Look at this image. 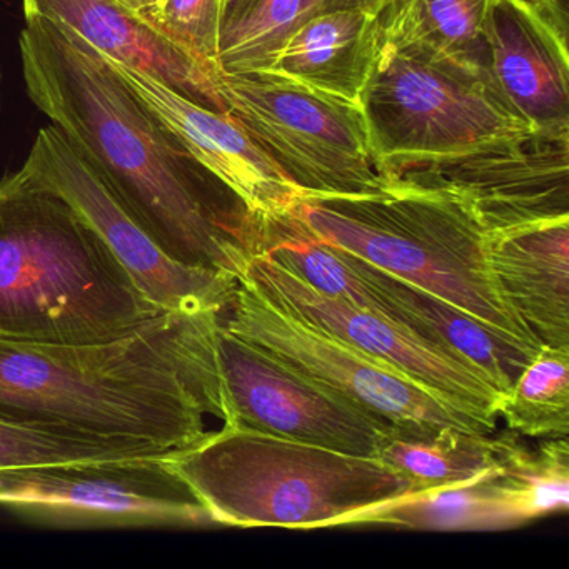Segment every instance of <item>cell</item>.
Here are the masks:
<instances>
[{
	"label": "cell",
	"mask_w": 569,
	"mask_h": 569,
	"mask_svg": "<svg viewBox=\"0 0 569 569\" xmlns=\"http://www.w3.org/2000/svg\"><path fill=\"white\" fill-rule=\"evenodd\" d=\"M515 431L499 438L496 481L521 525L569 506L568 438L545 439L536 448L522 445Z\"/></svg>",
	"instance_id": "603a6c76"
},
{
	"label": "cell",
	"mask_w": 569,
	"mask_h": 569,
	"mask_svg": "<svg viewBox=\"0 0 569 569\" xmlns=\"http://www.w3.org/2000/svg\"><path fill=\"white\" fill-rule=\"evenodd\" d=\"M362 266L369 278L401 308L406 328L436 348L475 366L505 396L538 352L418 286L369 262L362 261Z\"/></svg>",
	"instance_id": "d6986e66"
},
{
	"label": "cell",
	"mask_w": 569,
	"mask_h": 569,
	"mask_svg": "<svg viewBox=\"0 0 569 569\" xmlns=\"http://www.w3.org/2000/svg\"><path fill=\"white\" fill-rule=\"evenodd\" d=\"M486 252L509 308L541 345L569 349V216L489 232Z\"/></svg>",
	"instance_id": "e0dca14e"
},
{
	"label": "cell",
	"mask_w": 569,
	"mask_h": 569,
	"mask_svg": "<svg viewBox=\"0 0 569 569\" xmlns=\"http://www.w3.org/2000/svg\"><path fill=\"white\" fill-rule=\"evenodd\" d=\"M156 445L86 441L42 429L29 428L0 418V469L44 462L86 461V459L139 458L168 455Z\"/></svg>",
	"instance_id": "484cf974"
},
{
	"label": "cell",
	"mask_w": 569,
	"mask_h": 569,
	"mask_svg": "<svg viewBox=\"0 0 569 569\" xmlns=\"http://www.w3.org/2000/svg\"><path fill=\"white\" fill-rule=\"evenodd\" d=\"M376 459L418 492L466 485L499 466V438L452 426L389 425Z\"/></svg>",
	"instance_id": "ffe728a7"
},
{
	"label": "cell",
	"mask_w": 569,
	"mask_h": 569,
	"mask_svg": "<svg viewBox=\"0 0 569 569\" xmlns=\"http://www.w3.org/2000/svg\"><path fill=\"white\" fill-rule=\"evenodd\" d=\"M492 2L395 0L379 14V32L446 58L488 64L485 29Z\"/></svg>",
	"instance_id": "7402d4cb"
},
{
	"label": "cell",
	"mask_w": 569,
	"mask_h": 569,
	"mask_svg": "<svg viewBox=\"0 0 569 569\" xmlns=\"http://www.w3.org/2000/svg\"><path fill=\"white\" fill-rule=\"evenodd\" d=\"M395 0H305V21L309 16L321 12L342 11V9H361L371 14H381Z\"/></svg>",
	"instance_id": "f1b7e54d"
},
{
	"label": "cell",
	"mask_w": 569,
	"mask_h": 569,
	"mask_svg": "<svg viewBox=\"0 0 569 569\" xmlns=\"http://www.w3.org/2000/svg\"><path fill=\"white\" fill-rule=\"evenodd\" d=\"M391 186L458 202L486 232L569 216V141L535 138L406 166Z\"/></svg>",
	"instance_id": "4fadbf2b"
},
{
	"label": "cell",
	"mask_w": 569,
	"mask_h": 569,
	"mask_svg": "<svg viewBox=\"0 0 569 569\" xmlns=\"http://www.w3.org/2000/svg\"><path fill=\"white\" fill-rule=\"evenodd\" d=\"M531 11L551 29L552 34L568 46L569 0H528Z\"/></svg>",
	"instance_id": "83f0119b"
},
{
	"label": "cell",
	"mask_w": 569,
	"mask_h": 569,
	"mask_svg": "<svg viewBox=\"0 0 569 569\" xmlns=\"http://www.w3.org/2000/svg\"><path fill=\"white\" fill-rule=\"evenodd\" d=\"M126 8L131 11L142 12L146 9L154 8V6L161 4L162 0H119Z\"/></svg>",
	"instance_id": "4dcf8cb0"
},
{
	"label": "cell",
	"mask_w": 569,
	"mask_h": 569,
	"mask_svg": "<svg viewBox=\"0 0 569 569\" xmlns=\"http://www.w3.org/2000/svg\"><path fill=\"white\" fill-rule=\"evenodd\" d=\"M379 48V14L321 12L299 22L264 71L346 101H361Z\"/></svg>",
	"instance_id": "ac0fdd59"
},
{
	"label": "cell",
	"mask_w": 569,
	"mask_h": 569,
	"mask_svg": "<svg viewBox=\"0 0 569 569\" xmlns=\"http://www.w3.org/2000/svg\"><path fill=\"white\" fill-rule=\"evenodd\" d=\"M141 14L221 84L222 0H162Z\"/></svg>",
	"instance_id": "4316f807"
},
{
	"label": "cell",
	"mask_w": 569,
	"mask_h": 569,
	"mask_svg": "<svg viewBox=\"0 0 569 569\" xmlns=\"http://www.w3.org/2000/svg\"><path fill=\"white\" fill-rule=\"evenodd\" d=\"M162 312L61 194L0 179V339L111 341Z\"/></svg>",
	"instance_id": "3957f363"
},
{
	"label": "cell",
	"mask_w": 569,
	"mask_h": 569,
	"mask_svg": "<svg viewBox=\"0 0 569 569\" xmlns=\"http://www.w3.org/2000/svg\"><path fill=\"white\" fill-rule=\"evenodd\" d=\"M492 78L539 138L569 141V52L528 0H495L485 29Z\"/></svg>",
	"instance_id": "9a60e30c"
},
{
	"label": "cell",
	"mask_w": 569,
	"mask_h": 569,
	"mask_svg": "<svg viewBox=\"0 0 569 569\" xmlns=\"http://www.w3.org/2000/svg\"><path fill=\"white\" fill-rule=\"evenodd\" d=\"M162 456L0 469V508L54 528H201L206 506Z\"/></svg>",
	"instance_id": "ba28073f"
},
{
	"label": "cell",
	"mask_w": 569,
	"mask_h": 569,
	"mask_svg": "<svg viewBox=\"0 0 569 569\" xmlns=\"http://www.w3.org/2000/svg\"><path fill=\"white\" fill-rule=\"evenodd\" d=\"M0 86H2V72H0Z\"/></svg>",
	"instance_id": "1f68e13d"
},
{
	"label": "cell",
	"mask_w": 569,
	"mask_h": 569,
	"mask_svg": "<svg viewBox=\"0 0 569 569\" xmlns=\"http://www.w3.org/2000/svg\"><path fill=\"white\" fill-rule=\"evenodd\" d=\"M29 99L111 182L129 211L189 268L244 274L254 214L139 101L106 56L41 16L19 36Z\"/></svg>",
	"instance_id": "6da1fadb"
},
{
	"label": "cell",
	"mask_w": 569,
	"mask_h": 569,
	"mask_svg": "<svg viewBox=\"0 0 569 569\" xmlns=\"http://www.w3.org/2000/svg\"><path fill=\"white\" fill-rule=\"evenodd\" d=\"M506 428L529 438H568L569 349L541 345L502 398Z\"/></svg>",
	"instance_id": "cb8c5ba5"
},
{
	"label": "cell",
	"mask_w": 569,
	"mask_h": 569,
	"mask_svg": "<svg viewBox=\"0 0 569 569\" xmlns=\"http://www.w3.org/2000/svg\"><path fill=\"white\" fill-rule=\"evenodd\" d=\"M214 525L316 529L416 495L379 459L241 426H222L164 456Z\"/></svg>",
	"instance_id": "277c9868"
},
{
	"label": "cell",
	"mask_w": 569,
	"mask_h": 569,
	"mask_svg": "<svg viewBox=\"0 0 569 569\" xmlns=\"http://www.w3.org/2000/svg\"><path fill=\"white\" fill-rule=\"evenodd\" d=\"M219 92L226 112L302 196L375 194L391 188L358 102L266 71L224 74Z\"/></svg>",
	"instance_id": "52a82bcc"
},
{
	"label": "cell",
	"mask_w": 569,
	"mask_h": 569,
	"mask_svg": "<svg viewBox=\"0 0 569 569\" xmlns=\"http://www.w3.org/2000/svg\"><path fill=\"white\" fill-rule=\"evenodd\" d=\"M22 8L26 18L61 22L106 58L158 79L204 108L226 112L219 86L191 56L119 0H22Z\"/></svg>",
	"instance_id": "2e32d148"
},
{
	"label": "cell",
	"mask_w": 569,
	"mask_h": 569,
	"mask_svg": "<svg viewBox=\"0 0 569 569\" xmlns=\"http://www.w3.org/2000/svg\"><path fill=\"white\" fill-rule=\"evenodd\" d=\"M109 61L179 144L252 214H281L295 208L302 192L229 112L204 108L138 69Z\"/></svg>",
	"instance_id": "5bb4252c"
},
{
	"label": "cell",
	"mask_w": 569,
	"mask_h": 569,
	"mask_svg": "<svg viewBox=\"0 0 569 569\" xmlns=\"http://www.w3.org/2000/svg\"><path fill=\"white\" fill-rule=\"evenodd\" d=\"M249 2H251V0H222L221 31L228 28V26H231L232 22L238 21L239 16L248 8Z\"/></svg>",
	"instance_id": "f546056e"
},
{
	"label": "cell",
	"mask_w": 569,
	"mask_h": 569,
	"mask_svg": "<svg viewBox=\"0 0 569 569\" xmlns=\"http://www.w3.org/2000/svg\"><path fill=\"white\" fill-rule=\"evenodd\" d=\"M305 18V0H251L221 31L222 74L264 71L276 49Z\"/></svg>",
	"instance_id": "d4e9b609"
},
{
	"label": "cell",
	"mask_w": 569,
	"mask_h": 569,
	"mask_svg": "<svg viewBox=\"0 0 569 569\" xmlns=\"http://www.w3.org/2000/svg\"><path fill=\"white\" fill-rule=\"evenodd\" d=\"M498 468L466 485L396 499L362 512L355 525H389L436 531H486L521 526L496 481Z\"/></svg>",
	"instance_id": "44dd1931"
},
{
	"label": "cell",
	"mask_w": 569,
	"mask_h": 569,
	"mask_svg": "<svg viewBox=\"0 0 569 569\" xmlns=\"http://www.w3.org/2000/svg\"><path fill=\"white\" fill-rule=\"evenodd\" d=\"M228 311L229 318L221 321L229 331L388 425L452 426L481 435L496 429L341 339L276 308L244 279H239Z\"/></svg>",
	"instance_id": "9c48e42d"
},
{
	"label": "cell",
	"mask_w": 569,
	"mask_h": 569,
	"mask_svg": "<svg viewBox=\"0 0 569 569\" xmlns=\"http://www.w3.org/2000/svg\"><path fill=\"white\" fill-rule=\"evenodd\" d=\"M21 171L74 206L156 308L218 315L228 311L238 291V279L211 269L189 268L169 258L98 166L56 126L39 131Z\"/></svg>",
	"instance_id": "30bf717a"
},
{
	"label": "cell",
	"mask_w": 569,
	"mask_h": 569,
	"mask_svg": "<svg viewBox=\"0 0 569 569\" xmlns=\"http://www.w3.org/2000/svg\"><path fill=\"white\" fill-rule=\"evenodd\" d=\"M214 345L224 425L376 458L388 422L239 338L221 319Z\"/></svg>",
	"instance_id": "8fae6325"
},
{
	"label": "cell",
	"mask_w": 569,
	"mask_h": 569,
	"mask_svg": "<svg viewBox=\"0 0 569 569\" xmlns=\"http://www.w3.org/2000/svg\"><path fill=\"white\" fill-rule=\"evenodd\" d=\"M359 104L389 182L406 166L538 136L502 94L488 64L435 54L381 32Z\"/></svg>",
	"instance_id": "8992f818"
},
{
	"label": "cell",
	"mask_w": 569,
	"mask_h": 569,
	"mask_svg": "<svg viewBox=\"0 0 569 569\" xmlns=\"http://www.w3.org/2000/svg\"><path fill=\"white\" fill-rule=\"evenodd\" d=\"M291 212L319 241L541 348L496 286L486 252L488 232L458 202L391 186L375 194L301 196Z\"/></svg>",
	"instance_id": "5b68a950"
},
{
	"label": "cell",
	"mask_w": 569,
	"mask_h": 569,
	"mask_svg": "<svg viewBox=\"0 0 569 569\" xmlns=\"http://www.w3.org/2000/svg\"><path fill=\"white\" fill-rule=\"evenodd\" d=\"M218 312L162 311L111 341L0 339V418L86 441L176 451L224 418Z\"/></svg>",
	"instance_id": "7a4b0ae2"
},
{
	"label": "cell",
	"mask_w": 569,
	"mask_h": 569,
	"mask_svg": "<svg viewBox=\"0 0 569 569\" xmlns=\"http://www.w3.org/2000/svg\"><path fill=\"white\" fill-rule=\"evenodd\" d=\"M239 279L258 289L276 308L341 339L462 411L496 426L505 395L475 366L436 348L411 329L341 299L321 295L262 254L249 259L244 274Z\"/></svg>",
	"instance_id": "7c38bea8"
}]
</instances>
